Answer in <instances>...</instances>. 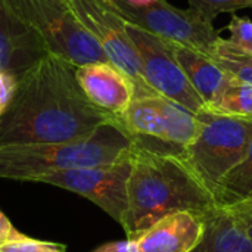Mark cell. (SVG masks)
I'll return each mask as SVG.
<instances>
[{
  "instance_id": "6da1fadb",
  "label": "cell",
  "mask_w": 252,
  "mask_h": 252,
  "mask_svg": "<svg viewBox=\"0 0 252 252\" xmlns=\"http://www.w3.org/2000/svg\"><path fill=\"white\" fill-rule=\"evenodd\" d=\"M77 66L46 53L19 80L0 117V148L84 139L114 120L81 90Z\"/></svg>"
},
{
  "instance_id": "7a4b0ae2",
  "label": "cell",
  "mask_w": 252,
  "mask_h": 252,
  "mask_svg": "<svg viewBox=\"0 0 252 252\" xmlns=\"http://www.w3.org/2000/svg\"><path fill=\"white\" fill-rule=\"evenodd\" d=\"M216 207L211 190L182 157L133 146L128 208L121 223L127 239H136L173 213L190 211L205 217Z\"/></svg>"
},
{
  "instance_id": "3957f363",
  "label": "cell",
  "mask_w": 252,
  "mask_h": 252,
  "mask_svg": "<svg viewBox=\"0 0 252 252\" xmlns=\"http://www.w3.org/2000/svg\"><path fill=\"white\" fill-rule=\"evenodd\" d=\"M131 149L128 134L117 120H111L90 136L72 142L1 146L0 179L34 182L52 173L111 165L127 157Z\"/></svg>"
},
{
  "instance_id": "277c9868",
  "label": "cell",
  "mask_w": 252,
  "mask_h": 252,
  "mask_svg": "<svg viewBox=\"0 0 252 252\" xmlns=\"http://www.w3.org/2000/svg\"><path fill=\"white\" fill-rule=\"evenodd\" d=\"M199 130L182 158L211 190L247 157L252 118L217 114L205 106L196 112Z\"/></svg>"
},
{
  "instance_id": "5b68a950",
  "label": "cell",
  "mask_w": 252,
  "mask_h": 252,
  "mask_svg": "<svg viewBox=\"0 0 252 252\" xmlns=\"http://www.w3.org/2000/svg\"><path fill=\"white\" fill-rule=\"evenodd\" d=\"M43 40L47 53L74 66L109 62L97 40L81 24L69 0H6Z\"/></svg>"
},
{
  "instance_id": "8992f818",
  "label": "cell",
  "mask_w": 252,
  "mask_h": 252,
  "mask_svg": "<svg viewBox=\"0 0 252 252\" xmlns=\"http://www.w3.org/2000/svg\"><path fill=\"white\" fill-rule=\"evenodd\" d=\"M117 123L133 146L177 157L183 155L199 130L195 112L161 94L134 97Z\"/></svg>"
},
{
  "instance_id": "52a82bcc",
  "label": "cell",
  "mask_w": 252,
  "mask_h": 252,
  "mask_svg": "<svg viewBox=\"0 0 252 252\" xmlns=\"http://www.w3.org/2000/svg\"><path fill=\"white\" fill-rule=\"evenodd\" d=\"M124 21L173 44L213 55L220 32L192 9H179L167 0L131 6L123 0H105Z\"/></svg>"
},
{
  "instance_id": "ba28073f",
  "label": "cell",
  "mask_w": 252,
  "mask_h": 252,
  "mask_svg": "<svg viewBox=\"0 0 252 252\" xmlns=\"http://www.w3.org/2000/svg\"><path fill=\"white\" fill-rule=\"evenodd\" d=\"M81 24L97 40L109 62L126 72L134 84V97L157 93L145 80L136 47L127 32L126 21L105 0H69Z\"/></svg>"
},
{
  "instance_id": "9c48e42d",
  "label": "cell",
  "mask_w": 252,
  "mask_h": 252,
  "mask_svg": "<svg viewBox=\"0 0 252 252\" xmlns=\"http://www.w3.org/2000/svg\"><path fill=\"white\" fill-rule=\"evenodd\" d=\"M130 173L131 152L111 165L52 173L37 177L32 183H46L74 192L96 204L111 219L121 224L128 208Z\"/></svg>"
},
{
  "instance_id": "30bf717a",
  "label": "cell",
  "mask_w": 252,
  "mask_h": 252,
  "mask_svg": "<svg viewBox=\"0 0 252 252\" xmlns=\"http://www.w3.org/2000/svg\"><path fill=\"white\" fill-rule=\"evenodd\" d=\"M126 28L139 55L146 83L161 96L180 103L195 114L199 112L205 105L179 65L173 52V43L127 21Z\"/></svg>"
},
{
  "instance_id": "8fae6325",
  "label": "cell",
  "mask_w": 252,
  "mask_h": 252,
  "mask_svg": "<svg viewBox=\"0 0 252 252\" xmlns=\"http://www.w3.org/2000/svg\"><path fill=\"white\" fill-rule=\"evenodd\" d=\"M75 77L87 99L114 120L121 117L134 99L133 81L112 62L77 66Z\"/></svg>"
},
{
  "instance_id": "7c38bea8",
  "label": "cell",
  "mask_w": 252,
  "mask_h": 252,
  "mask_svg": "<svg viewBox=\"0 0 252 252\" xmlns=\"http://www.w3.org/2000/svg\"><path fill=\"white\" fill-rule=\"evenodd\" d=\"M46 53L38 34L0 0V71L21 78Z\"/></svg>"
},
{
  "instance_id": "4fadbf2b",
  "label": "cell",
  "mask_w": 252,
  "mask_h": 252,
  "mask_svg": "<svg viewBox=\"0 0 252 252\" xmlns=\"http://www.w3.org/2000/svg\"><path fill=\"white\" fill-rule=\"evenodd\" d=\"M205 229L204 217L179 211L154 223L134 241L137 252H192Z\"/></svg>"
},
{
  "instance_id": "5bb4252c",
  "label": "cell",
  "mask_w": 252,
  "mask_h": 252,
  "mask_svg": "<svg viewBox=\"0 0 252 252\" xmlns=\"http://www.w3.org/2000/svg\"><path fill=\"white\" fill-rule=\"evenodd\" d=\"M173 52L189 83L196 90L205 106L213 103L230 83L232 77L224 72V69L210 55L179 44H173Z\"/></svg>"
},
{
  "instance_id": "9a60e30c",
  "label": "cell",
  "mask_w": 252,
  "mask_h": 252,
  "mask_svg": "<svg viewBox=\"0 0 252 252\" xmlns=\"http://www.w3.org/2000/svg\"><path fill=\"white\" fill-rule=\"evenodd\" d=\"M204 221V235L192 252H252L250 235L226 208L216 207Z\"/></svg>"
},
{
  "instance_id": "2e32d148",
  "label": "cell",
  "mask_w": 252,
  "mask_h": 252,
  "mask_svg": "<svg viewBox=\"0 0 252 252\" xmlns=\"http://www.w3.org/2000/svg\"><path fill=\"white\" fill-rule=\"evenodd\" d=\"M213 196L217 207H230L252 199V136L247 157L217 183Z\"/></svg>"
},
{
  "instance_id": "e0dca14e",
  "label": "cell",
  "mask_w": 252,
  "mask_h": 252,
  "mask_svg": "<svg viewBox=\"0 0 252 252\" xmlns=\"http://www.w3.org/2000/svg\"><path fill=\"white\" fill-rule=\"evenodd\" d=\"M205 108L217 114L252 118V84L232 78L217 99Z\"/></svg>"
},
{
  "instance_id": "ac0fdd59",
  "label": "cell",
  "mask_w": 252,
  "mask_h": 252,
  "mask_svg": "<svg viewBox=\"0 0 252 252\" xmlns=\"http://www.w3.org/2000/svg\"><path fill=\"white\" fill-rule=\"evenodd\" d=\"M233 80L252 84V53L233 46L226 38H219L213 55H210Z\"/></svg>"
},
{
  "instance_id": "d6986e66",
  "label": "cell",
  "mask_w": 252,
  "mask_h": 252,
  "mask_svg": "<svg viewBox=\"0 0 252 252\" xmlns=\"http://www.w3.org/2000/svg\"><path fill=\"white\" fill-rule=\"evenodd\" d=\"M188 3L189 9L210 24L221 13H233L239 9L252 7L251 0H188Z\"/></svg>"
},
{
  "instance_id": "ffe728a7",
  "label": "cell",
  "mask_w": 252,
  "mask_h": 252,
  "mask_svg": "<svg viewBox=\"0 0 252 252\" xmlns=\"http://www.w3.org/2000/svg\"><path fill=\"white\" fill-rule=\"evenodd\" d=\"M0 252H66V247L58 242L40 241L24 236L0 247Z\"/></svg>"
},
{
  "instance_id": "44dd1931",
  "label": "cell",
  "mask_w": 252,
  "mask_h": 252,
  "mask_svg": "<svg viewBox=\"0 0 252 252\" xmlns=\"http://www.w3.org/2000/svg\"><path fill=\"white\" fill-rule=\"evenodd\" d=\"M227 30L230 31L229 41L233 46L252 53V19L247 16H238L233 13L232 21L227 25Z\"/></svg>"
},
{
  "instance_id": "7402d4cb",
  "label": "cell",
  "mask_w": 252,
  "mask_h": 252,
  "mask_svg": "<svg viewBox=\"0 0 252 252\" xmlns=\"http://www.w3.org/2000/svg\"><path fill=\"white\" fill-rule=\"evenodd\" d=\"M226 208L245 229V232L252 239V199H247L238 204H233L230 207H221Z\"/></svg>"
},
{
  "instance_id": "603a6c76",
  "label": "cell",
  "mask_w": 252,
  "mask_h": 252,
  "mask_svg": "<svg viewBox=\"0 0 252 252\" xmlns=\"http://www.w3.org/2000/svg\"><path fill=\"white\" fill-rule=\"evenodd\" d=\"M18 80L19 78H16L15 75L0 71V117L7 108L10 99L13 97V93L18 86Z\"/></svg>"
},
{
  "instance_id": "cb8c5ba5",
  "label": "cell",
  "mask_w": 252,
  "mask_h": 252,
  "mask_svg": "<svg viewBox=\"0 0 252 252\" xmlns=\"http://www.w3.org/2000/svg\"><path fill=\"white\" fill-rule=\"evenodd\" d=\"M25 235L21 233L12 223L10 220L3 214V211L0 210V247L7 244V242H12V241H16V239H22Z\"/></svg>"
},
{
  "instance_id": "d4e9b609",
  "label": "cell",
  "mask_w": 252,
  "mask_h": 252,
  "mask_svg": "<svg viewBox=\"0 0 252 252\" xmlns=\"http://www.w3.org/2000/svg\"><path fill=\"white\" fill-rule=\"evenodd\" d=\"M93 252H137V245L134 239H127V241L105 244Z\"/></svg>"
},
{
  "instance_id": "484cf974",
  "label": "cell",
  "mask_w": 252,
  "mask_h": 252,
  "mask_svg": "<svg viewBox=\"0 0 252 252\" xmlns=\"http://www.w3.org/2000/svg\"><path fill=\"white\" fill-rule=\"evenodd\" d=\"M131 6H143V4H148V3H152L154 0H123Z\"/></svg>"
},
{
  "instance_id": "4316f807",
  "label": "cell",
  "mask_w": 252,
  "mask_h": 252,
  "mask_svg": "<svg viewBox=\"0 0 252 252\" xmlns=\"http://www.w3.org/2000/svg\"><path fill=\"white\" fill-rule=\"evenodd\" d=\"M251 4H252V0H251Z\"/></svg>"
}]
</instances>
